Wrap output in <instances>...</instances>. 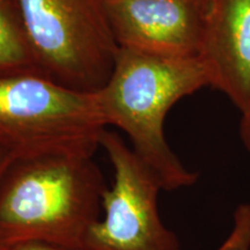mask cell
Returning <instances> with one entry per match:
<instances>
[{
  "label": "cell",
  "instance_id": "6da1fadb",
  "mask_svg": "<svg viewBox=\"0 0 250 250\" xmlns=\"http://www.w3.org/2000/svg\"><path fill=\"white\" fill-rule=\"evenodd\" d=\"M206 86L210 77L198 56L120 48L107 83L95 93L103 123L127 134L164 190L191 187L198 179L171 151L164 126L174 104Z\"/></svg>",
  "mask_w": 250,
  "mask_h": 250
},
{
  "label": "cell",
  "instance_id": "7a4b0ae2",
  "mask_svg": "<svg viewBox=\"0 0 250 250\" xmlns=\"http://www.w3.org/2000/svg\"><path fill=\"white\" fill-rule=\"evenodd\" d=\"M107 188L92 155L15 158L0 179V245L43 241L81 249L101 217Z\"/></svg>",
  "mask_w": 250,
  "mask_h": 250
},
{
  "label": "cell",
  "instance_id": "3957f363",
  "mask_svg": "<svg viewBox=\"0 0 250 250\" xmlns=\"http://www.w3.org/2000/svg\"><path fill=\"white\" fill-rule=\"evenodd\" d=\"M107 129L95 93L40 76L0 77V145L19 156L92 155Z\"/></svg>",
  "mask_w": 250,
  "mask_h": 250
},
{
  "label": "cell",
  "instance_id": "277c9868",
  "mask_svg": "<svg viewBox=\"0 0 250 250\" xmlns=\"http://www.w3.org/2000/svg\"><path fill=\"white\" fill-rule=\"evenodd\" d=\"M44 76L81 93L107 83L120 46L105 0H19Z\"/></svg>",
  "mask_w": 250,
  "mask_h": 250
},
{
  "label": "cell",
  "instance_id": "5b68a950",
  "mask_svg": "<svg viewBox=\"0 0 250 250\" xmlns=\"http://www.w3.org/2000/svg\"><path fill=\"white\" fill-rule=\"evenodd\" d=\"M100 147L114 169L102 213L90 227L81 250H181L176 234L162 221V189L151 168L114 131H103Z\"/></svg>",
  "mask_w": 250,
  "mask_h": 250
},
{
  "label": "cell",
  "instance_id": "8992f818",
  "mask_svg": "<svg viewBox=\"0 0 250 250\" xmlns=\"http://www.w3.org/2000/svg\"><path fill=\"white\" fill-rule=\"evenodd\" d=\"M120 48L198 56L205 0H105Z\"/></svg>",
  "mask_w": 250,
  "mask_h": 250
},
{
  "label": "cell",
  "instance_id": "52a82bcc",
  "mask_svg": "<svg viewBox=\"0 0 250 250\" xmlns=\"http://www.w3.org/2000/svg\"><path fill=\"white\" fill-rule=\"evenodd\" d=\"M198 57L210 86L243 112L250 107V0H205Z\"/></svg>",
  "mask_w": 250,
  "mask_h": 250
},
{
  "label": "cell",
  "instance_id": "ba28073f",
  "mask_svg": "<svg viewBox=\"0 0 250 250\" xmlns=\"http://www.w3.org/2000/svg\"><path fill=\"white\" fill-rule=\"evenodd\" d=\"M45 77L19 0H0V77ZM46 78V77H45Z\"/></svg>",
  "mask_w": 250,
  "mask_h": 250
},
{
  "label": "cell",
  "instance_id": "9c48e42d",
  "mask_svg": "<svg viewBox=\"0 0 250 250\" xmlns=\"http://www.w3.org/2000/svg\"><path fill=\"white\" fill-rule=\"evenodd\" d=\"M5 250H81L43 241H23L5 247Z\"/></svg>",
  "mask_w": 250,
  "mask_h": 250
},
{
  "label": "cell",
  "instance_id": "30bf717a",
  "mask_svg": "<svg viewBox=\"0 0 250 250\" xmlns=\"http://www.w3.org/2000/svg\"><path fill=\"white\" fill-rule=\"evenodd\" d=\"M240 138L245 146L246 151L250 154V107L241 112V120L239 126Z\"/></svg>",
  "mask_w": 250,
  "mask_h": 250
},
{
  "label": "cell",
  "instance_id": "8fae6325",
  "mask_svg": "<svg viewBox=\"0 0 250 250\" xmlns=\"http://www.w3.org/2000/svg\"><path fill=\"white\" fill-rule=\"evenodd\" d=\"M17 158L13 153L9 152L8 149H6L4 146L0 145V179L4 175L5 170L7 169V167L14 159Z\"/></svg>",
  "mask_w": 250,
  "mask_h": 250
},
{
  "label": "cell",
  "instance_id": "7c38bea8",
  "mask_svg": "<svg viewBox=\"0 0 250 250\" xmlns=\"http://www.w3.org/2000/svg\"><path fill=\"white\" fill-rule=\"evenodd\" d=\"M0 250H5V247H4V246H1V245H0Z\"/></svg>",
  "mask_w": 250,
  "mask_h": 250
}]
</instances>
